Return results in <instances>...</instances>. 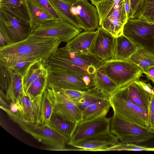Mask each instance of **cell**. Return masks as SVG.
I'll list each match as a JSON object with an SVG mask.
<instances>
[{
    "label": "cell",
    "instance_id": "6da1fadb",
    "mask_svg": "<svg viewBox=\"0 0 154 154\" xmlns=\"http://www.w3.org/2000/svg\"><path fill=\"white\" fill-rule=\"evenodd\" d=\"M61 42L57 38L31 35L22 41L0 48V63L9 67L18 62H45L57 51Z\"/></svg>",
    "mask_w": 154,
    "mask_h": 154
},
{
    "label": "cell",
    "instance_id": "7a4b0ae2",
    "mask_svg": "<svg viewBox=\"0 0 154 154\" xmlns=\"http://www.w3.org/2000/svg\"><path fill=\"white\" fill-rule=\"evenodd\" d=\"M104 63L91 53L75 52L65 46L58 48L45 61V66L47 68L64 70L76 74L94 84V74Z\"/></svg>",
    "mask_w": 154,
    "mask_h": 154
},
{
    "label": "cell",
    "instance_id": "3957f363",
    "mask_svg": "<svg viewBox=\"0 0 154 154\" xmlns=\"http://www.w3.org/2000/svg\"><path fill=\"white\" fill-rule=\"evenodd\" d=\"M11 120L17 124L25 131L37 141L51 146L56 150H66V146L69 140L41 122L26 121L11 112L8 109L0 107Z\"/></svg>",
    "mask_w": 154,
    "mask_h": 154
},
{
    "label": "cell",
    "instance_id": "277c9868",
    "mask_svg": "<svg viewBox=\"0 0 154 154\" xmlns=\"http://www.w3.org/2000/svg\"><path fill=\"white\" fill-rule=\"evenodd\" d=\"M114 113L121 118L149 128L148 109L136 105L129 99L122 87H120L109 97Z\"/></svg>",
    "mask_w": 154,
    "mask_h": 154
},
{
    "label": "cell",
    "instance_id": "5b68a950",
    "mask_svg": "<svg viewBox=\"0 0 154 154\" xmlns=\"http://www.w3.org/2000/svg\"><path fill=\"white\" fill-rule=\"evenodd\" d=\"M122 34L138 48L154 54V23L142 18L128 19Z\"/></svg>",
    "mask_w": 154,
    "mask_h": 154
},
{
    "label": "cell",
    "instance_id": "8992f818",
    "mask_svg": "<svg viewBox=\"0 0 154 154\" xmlns=\"http://www.w3.org/2000/svg\"><path fill=\"white\" fill-rule=\"evenodd\" d=\"M110 131L124 143H139L154 138V131L124 120L114 113L111 118Z\"/></svg>",
    "mask_w": 154,
    "mask_h": 154
},
{
    "label": "cell",
    "instance_id": "52a82bcc",
    "mask_svg": "<svg viewBox=\"0 0 154 154\" xmlns=\"http://www.w3.org/2000/svg\"><path fill=\"white\" fill-rule=\"evenodd\" d=\"M32 30L30 22L0 6V32L5 36L9 45L26 39L31 35Z\"/></svg>",
    "mask_w": 154,
    "mask_h": 154
},
{
    "label": "cell",
    "instance_id": "ba28073f",
    "mask_svg": "<svg viewBox=\"0 0 154 154\" xmlns=\"http://www.w3.org/2000/svg\"><path fill=\"white\" fill-rule=\"evenodd\" d=\"M101 67L119 88L139 79L143 73V70L138 66L125 60H112L104 62Z\"/></svg>",
    "mask_w": 154,
    "mask_h": 154
},
{
    "label": "cell",
    "instance_id": "9c48e42d",
    "mask_svg": "<svg viewBox=\"0 0 154 154\" xmlns=\"http://www.w3.org/2000/svg\"><path fill=\"white\" fill-rule=\"evenodd\" d=\"M82 30L62 18L46 21L33 29L31 35L41 38H57L61 42H67Z\"/></svg>",
    "mask_w": 154,
    "mask_h": 154
},
{
    "label": "cell",
    "instance_id": "30bf717a",
    "mask_svg": "<svg viewBox=\"0 0 154 154\" xmlns=\"http://www.w3.org/2000/svg\"><path fill=\"white\" fill-rule=\"evenodd\" d=\"M47 69L48 88L82 91L95 86L94 84L73 73L60 69Z\"/></svg>",
    "mask_w": 154,
    "mask_h": 154
},
{
    "label": "cell",
    "instance_id": "8fae6325",
    "mask_svg": "<svg viewBox=\"0 0 154 154\" xmlns=\"http://www.w3.org/2000/svg\"><path fill=\"white\" fill-rule=\"evenodd\" d=\"M54 112L63 119L76 124L83 121L82 111L60 89L50 88Z\"/></svg>",
    "mask_w": 154,
    "mask_h": 154
},
{
    "label": "cell",
    "instance_id": "7c38bea8",
    "mask_svg": "<svg viewBox=\"0 0 154 154\" xmlns=\"http://www.w3.org/2000/svg\"><path fill=\"white\" fill-rule=\"evenodd\" d=\"M111 118L102 116L82 121L76 125L67 144H73L110 130Z\"/></svg>",
    "mask_w": 154,
    "mask_h": 154
},
{
    "label": "cell",
    "instance_id": "4fadbf2b",
    "mask_svg": "<svg viewBox=\"0 0 154 154\" xmlns=\"http://www.w3.org/2000/svg\"><path fill=\"white\" fill-rule=\"evenodd\" d=\"M90 49V53L104 62L113 60L116 37L99 26Z\"/></svg>",
    "mask_w": 154,
    "mask_h": 154
},
{
    "label": "cell",
    "instance_id": "5bb4252c",
    "mask_svg": "<svg viewBox=\"0 0 154 154\" xmlns=\"http://www.w3.org/2000/svg\"><path fill=\"white\" fill-rule=\"evenodd\" d=\"M72 12L81 22L83 29L85 31H93L99 26L100 20L97 9L88 0H79L73 5Z\"/></svg>",
    "mask_w": 154,
    "mask_h": 154
},
{
    "label": "cell",
    "instance_id": "9a60e30c",
    "mask_svg": "<svg viewBox=\"0 0 154 154\" xmlns=\"http://www.w3.org/2000/svg\"><path fill=\"white\" fill-rule=\"evenodd\" d=\"M118 140V137L109 130L71 146L76 148V150L103 151L117 144Z\"/></svg>",
    "mask_w": 154,
    "mask_h": 154
},
{
    "label": "cell",
    "instance_id": "2e32d148",
    "mask_svg": "<svg viewBox=\"0 0 154 154\" xmlns=\"http://www.w3.org/2000/svg\"><path fill=\"white\" fill-rule=\"evenodd\" d=\"M43 94L34 100H32L26 93L21 94L17 103L19 109V117L26 121L40 122Z\"/></svg>",
    "mask_w": 154,
    "mask_h": 154
},
{
    "label": "cell",
    "instance_id": "e0dca14e",
    "mask_svg": "<svg viewBox=\"0 0 154 154\" xmlns=\"http://www.w3.org/2000/svg\"><path fill=\"white\" fill-rule=\"evenodd\" d=\"M139 79L132 81L122 87L131 102L148 109L151 95L144 90Z\"/></svg>",
    "mask_w": 154,
    "mask_h": 154
},
{
    "label": "cell",
    "instance_id": "ac0fdd59",
    "mask_svg": "<svg viewBox=\"0 0 154 154\" xmlns=\"http://www.w3.org/2000/svg\"><path fill=\"white\" fill-rule=\"evenodd\" d=\"M97 34V30L81 32L67 42L65 47L75 52L90 53V49Z\"/></svg>",
    "mask_w": 154,
    "mask_h": 154
},
{
    "label": "cell",
    "instance_id": "d6986e66",
    "mask_svg": "<svg viewBox=\"0 0 154 154\" xmlns=\"http://www.w3.org/2000/svg\"><path fill=\"white\" fill-rule=\"evenodd\" d=\"M138 48L123 34L116 37L115 55L113 60H127L137 51Z\"/></svg>",
    "mask_w": 154,
    "mask_h": 154
},
{
    "label": "cell",
    "instance_id": "ffe728a7",
    "mask_svg": "<svg viewBox=\"0 0 154 154\" xmlns=\"http://www.w3.org/2000/svg\"><path fill=\"white\" fill-rule=\"evenodd\" d=\"M76 125L63 119L53 111L46 125L69 141Z\"/></svg>",
    "mask_w": 154,
    "mask_h": 154
},
{
    "label": "cell",
    "instance_id": "44dd1931",
    "mask_svg": "<svg viewBox=\"0 0 154 154\" xmlns=\"http://www.w3.org/2000/svg\"><path fill=\"white\" fill-rule=\"evenodd\" d=\"M101 67L94 74V86L102 92L110 97L119 87L106 74Z\"/></svg>",
    "mask_w": 154,
    "mask_h": 154
},
{
    "label": "cell",
    "instance_id": "7402d4cb",
    "mask_svg": "<svg viewBox=\"0 0 154 154\" xmlns=\"http://www.w3.org/2000/svg\"><path fill=\"white\" fill-rule=\"evenodd\" d=\"M48 0L62 18L75 27L83 29L81 22L71 12L72 5L61 0Z\"/></svg>",
    "mask_w": 154,
    "mask_h": 154
},
{
    "label": "cell",
    "instance_id": "603a6c76",
    "mask_svg": "<svg viewBox=\"0 0 154 154\" xmlns=\"http://www.w3.org/2000/svg\"><path fill=\"white\" fill-rule=\"evenodd\" d=\"M26 1L30 23L33 30L46 21L54 19L32 0Z\"/></svg>",
    "mask_w": 154,
    "mask_h": 154
},
{
    "label": "cell",
    "instance_id": "cb8c5ba5",
    "mask_svg": "<svg viewBox=\"0 0 154 154\" xmlns=\"http://www.w3.org/2000/svg\"><path fill=\"white\" fill-rule=\"evenodd\" d=\"M109 97L94 86L85 90L82 97L76 103L83 111L88 106Z\"/></svg>",
    "mask_w": 154,
    "mask_h": 154
},
{
    "label": "cell",
    "instance_id": "d4e9b609",
    "mask_svg": "<svg viewBox=\"0 0 154 154\" xmlns=\"http://www.w3.org/2000/svg\"><path fill=\"white\" fill-rule=\"evenodd\" d=\"M111 107L109 98L92 104L82 111L83 120L106 116Z\"/></svg>",
    "mask_w": 154,
    "mask_h": 154
},
{
    "label": "cell",
    "instance_id": "484cf974",
    "mask_svg": "<svg viewBox=\"0 0 154 154\" xmlns=\"http://www.w3.org/2000/svg\"><path fill=\"white\" fill-rule=\"evenodd\" d=\"M45 62L41 60L33 63L23 77V88L25 93H26L31 84L47 69L45 66Z\"/></svg>",
    "mask_w": 154,
    "mask_h": 154
},
{
    "label": "cell",
    "instance_id": "4316f807",
    "mask_svg": "<svg viewBox=\"0 0 154 154\" xmlns=\"http://www.w3.org/2000/svg\"><path fill=\"white\" fill-rule=\"evenodd\" d=\"M140 67L146 74L148 68L154 66V54L146 50L138 48L137 51L127 60Z\"/></svg>",
    "mask_w": 154,
    "mask_h": 154
},
{
    "label": "cell",
    "instance_id": "83f0119b",
    "mask_svg": "<svg viewBox=\"0 0 154 154\" xmlns=\"http://www.w3.org/2000/svg\"><path fill=\"white\" fill-rule=\"evenodd\" d=\"M22 78L21 75L14 71L10 84L6 90V97L7 100L17 103L20 96L24 93Z\"/></svg>",
    "mask_w": 154,
    "mask_h": 154
},
{
    "label": "cell",
    "instance_id": "f1b7e54d",
    "mask_svg": "<svg viewBox=\"0 0 154 154\" xmlns=\"http://www.w3.org/2000/svg\"><path fill=\"white\" fill-rule=\"evenodd\" d=\"M0 6L24 20L30 22L26 0H0Z\"/></svg>",
    "mask_w": 154,
    "mask_h": 154
},
{
    "label": "cell",
    "instance_id": "f546056e",
    "mask_svg": "<svg viewBox=\"0 0 154 154\" xmlns=\"http://www.w3.org/2000/svg\"><path fill=\"white\" fill-rule=\"evenodd\" d=\"M54 107L51 89L47 87L42 97L40 122L47 124L53 112Z\"/></svg>",
    "mask_w": 154,
    "mask_h": 154
},
{
    "label": "cell",
    "instance_id": "4dcf8cb0",
    "mask_svg": "<svg viewBox=\"0 0 154 154\" xmlns=\"http://www.w3.org/2000/svg\"><path fill=\"white\" fill-rule=\"evenodd\" d=\"M48 70L47 69L30 85L26 94L33 100L42 94L47 87Z\"/></svg>",
    "mask_w": 154,
    "mask_h": 154
},
{
    "label": "cell",
    "instance_id": "1f68e13d",
    "mask_svg": "<svg viewBox=\"0 0 154 154\" xmlns=\"http://www.w3.org/2000/svg\"><path fill=\"white\" fill-rule=\"evenodd\" d=\"M125 22L118 18H106L99 26L116 37L122 34L123 28Z\"/></svg>",
    "mask_w": 154,
    "mask_h": 154
},
{
    "label": "cell",
    "instance_id": "d6a6232c",
    "mask_svg": "<svg viewBox=\"0 0 154 154\" xmlns=\"http://www.w3.org/2000/svg\"><path fill=\"white\" fill-rule=\"evenodd\" d=\"M118 0H105L97 4L96 7L99 16V25L105 20Z\"/></svg>",
    "mask_w": 154,
    "mask_h": 154
},
{
    "label": "cell",
    "instance_id": "836d02e7",
    "mask_svg": "<svg viewBox=\"0 0 154 154\" xmlns=\"http://www.w3.org/2000/svg\"><path fill=\"white\" fill-rule=\"evenodd\" d=\"M136 18H143L154 23V0H145L142 8Z\"/></svg>",
    "mask_w": 154,
    "mask_h": 154
},
{
    "label": "cell",
    "instance_id": "e575fe53",
    "mask_svg": "<svg viewBox=\"0 0 154 154\" xmlns=\"http://www.w3.org/2000/svg\"><path fill=\"white\" fill-rule=\"evenodd\" d=\"M150 148L144 146H140L132 143H118L117 144L104 150L108 151H149Z\"/></svg>",
    "mask_w": 154,
    "mask_h": 154
},
{
    "label": "cell",
    "instance_id": "d590c367",
    "mask_svg": "<svg viewBox=\"0 0 154 154\" xmlns=\"http://www.w3.org/2000/svg\"><path fill=\"white\" fill-rule=\"evenodd\" d=\"M0 85L2 90H7L10 84L14 70L0 63Z\"/></svg>",
    "mask_w": 154,
    "mask_h": 154
},
{
    "label": "cell",
    "instance_id": "8d00e7d4",
    "mask_svg": "<svg viewBox=\"0 0 154 154\" xmlns=\"http://www.w3.org/2000/svg\"><path fill=\"white\" fill-rule=\"evenodd\" d=\"M54 19L62 18L48 0H32Z\"/></svg>",
    "mask_w": 154,
    "mask_h": 154
},
{
    "label": "cell",
    "instance_id": "74e56055",
    "mask_svg": "<svg viewBox=\"0 0 154 154\" xmlns=\"http://www.w3.org/2000/svg\"><path fill=\"white\" fill-rule=\"evenodd\" d=\"M144 1L145 0H130V8L128 19L136 17L142 8Z\"/></svg>",
    "mask_w": 154,
    "mask_h": 154
},
{
    "label": "cell",
    "instance_id": "f35d334b",
    "mask_svg": "<svg viewBox=\"0 0 154 154\" xmlns=\"http://www.w3.org/2000/svg\"><path fill=\"white\" fill-rule=\"evenodd\" d=\"M148 121L149 128L152 129L154 127V94L151 96L148 108Z\"/></svg>",
    "mask_w": 154,
    "mask_h": 154
},
{
    "label": "cell",
    "instance_id": "ab89813d",
    "mask_svg": "<svg viewBox=\"0 0 154 154\" xmlns=\"http://www.w3.org/2000/svg\"><path fill=\"white\" fill-rule=\"evenodd\" d=\"M139 81L143 88L150 94H154L153 88L149 83H147L144 81L139 79Z\"/></svg>",
    "mask_w": 154,
    "mask_h": 154
},
{
    "label": "cell",
    "instance_id": "60d3db41",
    "mask_svg": "<svg viewBox=\"0 0 154 154\" xmlns=\"http://www.w3.org/2000/svg\"><path fill=\"white\" fill-rule=\"evenodd\" d=\"M8 109L13 113L19 116V109L17 103L11 102L9 105Z\"/></svg>",
    "mask_w": 154,
    "mask_h": 154
},
{
    "label": "cell",
    "instance_id": "b9f144b4",
    "mask_svg": "<svg viewBox=\"0 0 154 154\" xmlns=\"http://www.w3.org/2000/svg\"><path fill=\"white\" fill-rule=\"evenodd\" d=\"M2 89L0 90V107H2L5 108H9V105L4 99V98L6 97V94L3 92Z\"/></svg>",
    "mask_w": 154,
    "mask_h": 154
},
{
    "label": "cell",
    "instance_id": "7bdbcfd3",
    "mask_svg": "<svg viewBox=\"0 0 154 154\" xmlns=\"http://www.w3.org/2000/svg\"><path fill=\"white\" fill-rule=\"evenodd\" d=\"M145 75L147 79L149 80H151L154 84V66L149 68ZM153 89H154V87Z\"/></svg>",
    "mask_w": 154,
    "mask_h": 154
},
{
    "label": "cell",
    "instance_id": "ee69618b",
    "mask_svg": "<svg viewBox=\"0 0 154 154\" xmlns=\"http://www.w3.org/2000/svg\"><path fill=\"white\" fill-rule=\"evenodd\" d=\"M9 45L5 35L0 32V48H3Z\"/></svg>",
    "mask_w": 154,
    "mask_h": 154
},
{
    "label": "cell",
    "instance_id": "f6af8a7d",
    "mask_svg": "<svg viewBox=\"0 0 154 154\" xmlns=\"http://www.w3.org/2000/svg\"><path fill=\"white\" fill-rule=\"evenodd\" d=\"M66 2L72 5L76 4L79 0H61Z\"/></svg>",
    "mask_w": 154,
    "mask_h": 154
},
{
    "label": "cell",
    "instance_id": "bcb514c9",
    "mask_svg": "<svg viewBox=\"0 0 154 154\" xmlns=\"http://www.w3.org/2000/svg\"><path fill=\"white\" fill-rule=\"evenodd\" d=\"M91 3V4L94 5L95 6L99 3L105 0H90Z\"/></svg>",
    "mask_w": 154,
    "mask_h": 154
},
{
    "label": "cell",
    "instance_id": "7dc6e473",
    "mask_svg": "<svg viewBox=\"0 0 154 154\" xmlns=\"http://www.w3.org/2000/svg\"><path fill=\"white\" fill-rule=\"evenodd\" d=\"M149 151H154V148H150Z\"/></svg>",
    "mask_w": 154,
    "mask_h": 154
},
{
    "label": "cell",
    "instance_id": "c3c4849f",
    "mask_svg": "<svg viewBox=\"0 0 154 154\" xmlns=\"http://www.w3.org/2000/svg\"><path fill=\"white\" fill-rule=\"evenodd\" d=\"M152 130L154 131V127L152 129Z\"/></svg>",
    "mask_w": 154,
    "mask_h": 154
}]
</instances>
